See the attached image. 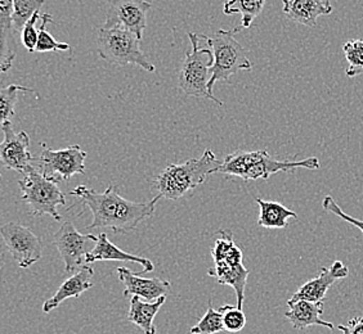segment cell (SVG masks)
<instances>
[{"label": "cell", "mask_w": 363, "mask_h": 334, "mask_svg": "<svg viewBox=\"0 0 363 334\" xmlns=\"http://www.w3.org/2000/svg\"><path fill=\"white\" fill-rule=\"evenodd\" d=\"M71 195L77 197L79 203L91 209L93 215L86 229H112L115 233H125L137 229V226L148 217L154 215L157 201L162 198L156 195L145 203L133 202L123 198L118 187L110 184L102 193L79 185L71 190Z\"/></svg>", "instance_id": "cell-1"}, {"label": "cell", "mask_w": 363, "mask_h": 334, "mask_svg": "<svg viewBox=\"0 0 363 334\" xmlns=\"http://www.w3.org/2000/svg\"><path fill=\"white\" fill-rule=\"evenodd\" d=\"M320 166L317 157L301 161H281L273 159L267 151H238L225 156L217 173L238 176L245 181L268 180L271 175L277 173H289L298 168L318 170Z\"/></svg>", "instance_id": "cell-2"}, {"label": "cell", "mask_w": 363, "mask_h": 334, "mask_svg": "<svg viewBox=\"0 0 363 334\" xmlns=\"http://www.w3.org/2000/svg\"><path fill=\"white\" fill-rule=\"evenodd\" d=\"M222 165L213 151L206 149L201 157L165 167L154 179V187L162 198L178 201L196 189Z\"/></svg>", "instance_id": "cell-3"}, {"label": "cell", "mask_w": 363, "mask_h": 334, "mask_svg": "<svg viewBox=\"0 0 363 334\" xmlns=\"http://www.w3.org/2000/svg\"><path fill=\"white\" fill-rule=\"evenodd\" d=\"M192 48L186 53L179 71V88L187 97L208 98L218 105H223L218 98L210 96L209 81L213 75L214 56L203 35L189 33Z\"/></svg>", "instance_id": "cell-4"}, {"label": "cell", "mask_w": 363, "mask_h": 334, "mask_svg": "<svg viewBox=\"0 0 363 334\" xmlns=\"http://www.w3.org/2000/svg\"><path fill=\"white\" fill-rule=\"evenodd\" d=\"M241 31V28L233 30H218L213 35H203V40L211 49L214 56L213 75L209 81L210 96H214V86L218 81H225L238 71L252 69V63L246 54L244 47L236 40L235 35Z\"/></svg>", "instance_id": "cell-5"}, {"label": "cell", "mask_w": 363, "mask_h": 334, "mask_svg": "<svg viewBox=\"0 0 363 334\" xmlns=\"http://www.w3.org/2000/svg\"><path fill=\"white\" fill-rule=\"evenodd\" d=\"M18 185L21 201L28 206L30 215H49L61 221L58 207L66 205V195L58 187V180L43 174L34 165L21 174Z\"/></svg>", "instance_id": "cell-6"}, {"label": "cell", "mask_w": 363, "mask_h": 334, "mask_svg": "<svg viewBox=\"0 0 363 334\" xmlns=\"http://www.w3.org/2000/svg\"><path fill=\"white\" fill-rule=\"evenodd\" d=\"M140 40L135 34L121 28L98 30L97 52L102 59L113 66L135 64L146 72H155L156 67L140 50Z\"/></svg>", "instance_id": "cell-7"}, {"label": "cell", "mask_w": 363, "mask_h": 334, "mask_svg": "<svg viewBox=\"0 0 363 334\" xmlns=\"http://www.w3.org/2000/svg\"><path fill=\"white\" fill-rule=\"evenodd\" d=\"M43 151L39 157H34L33 165L56 180H70L74 175L85 174L86 152L77 144L63 148L50 149L42 144Z\"/></svg>", "instance_id": "cell-8"}, {"label": "cell", "mask_w": 363, "mask_h": 334, "mask_svg": "<svg viewBox=\"0 0 363 334\" xmlns=\"http://www.w3.org/2000/svg\"><path fill=\"white\" fill-rule=\"evenodd\" d=\"M0 233L14 261L22 269H28L42 258V239L18 223H8Z\"/></svg>", "instance_id": "cell-9"}, {"label": "cell", "mask_w": 363, "mask_h": 334, "mask_svg": "<svg viewBox=\"0 0 363 334\" xmlns=\"http://www.w3.org/2000/svg\"><path fill=\"white\" fill-rule=\"evenodd\" d=\"M151 7L152 4L147 0H113L102 26L124 28L142 40L147 26V13Z\"/></svg>", "instance_id": "cell-10"}, {"label": "cell", "mask_w": 363, "mask_h": 334, "mask_svg": "<svg viewBox=\"0 0 363 334\" xmlns=\"http://www.w3.org/2000/svg\"><path fill=\"white\" fill-rule=\"evenodd\" d=\"M93 234H82L71 221H65L53 236V243L65 264V272H77L85 264L88 241L97 242Z\"/></svg>", "instance_id": "cell-11"}, {"label": "cell", "mask_w": 363, "mask_h": 334, "mask_svg": "<svg viewBox=\"0 0 363 334\" xmlns=\"http://www.w3.org/2000/svg\"><path fill=\"white\" fill-rule=\"evenodd\" d=\"M4 139L0 144V159L1 165L7 170H13L23 174L33 166L34 156L30 154V137L28 132H16L12 122L1 124Z\"/></svg>", "instance_id": "cell-12"}, {"label": "cell", "mask_w": 363, "mask_h": 334, "mask_svg": "<svg viewBox=\"0 0 363 334\" xmlns=\"http://www.w3.org/2000/svg\"><path fill=\"white\" fill-rule=\"evenodd\" d=\"M120 282L124 284V297H140L147 302H154L160 297H168L170 283L159 278H143L130 269L120 266L116 269Z\"/></svg>", "instance_id": "cell-13"}, {"label": "cell", "mask_w": 363, "mask_h": 334, "mask_svg": "<svg viewBox=\"0 0 363 334\" xmlns=\"http://www.w3.org/2000/svg\"><path fill=\"white\" fill-rule=\"evenodd\" d=\"M350 275V269L342 261H335L330 267H322L318 277L304 283L303 286L294 293L293 297L289 301H311V302H325L326 293L330 287L339 279L347 278Z\"/></svg>", "instance_id": "cell-14"}, {"label": "cell", "mask_w": 363, "mask_h": 334, "mask_svg": "<svg viewBox=\"0 0 363 334\" xmlns=\"http://www.w3.org/2000/svg\"><path fill=\"white\" fill-rule=\"evenodd\" d=\"M93 274L94 272L89 265H84L83 267H80L77 272L71 275L70 278L63 282L50 299L43 304V313H49L60 306L65 299H72V297L77 299L88 289H91L93 287L91 283Z\"/></svg>", "instance_id": "cell-15"}, {"label": "cell", "mask_w": 363, "mask_h": 334, "mask_svg": "<svg viewBox=\"0 0 363 334\" xmlns=\"http://www.w3.org/2000/svg\"><path fill=\"white\" fill-rule=\"evenodd\" d=\"M282 4L289 20L308 28H315L318 17L333 12L330 0H282Z\"/></svg>", "instance_id": "cell-16"}, {"label": "cell", "mask_w": 363, "mask_h": 334, "mask_svg": "<svg viewBox=\"0 0 363 334\" xmlns=\"http://www.w3.org/2000/svg\"><path fill=\"white\" fill-rule=\"evenodd\" d=\"M99 261H121V263H137L142 265L143 272H151L155 270V265L148 258L135 256L118 248L115 244L110 242L106 233H101L98 236L96 247L86 253L85 264H94Z\"/></svg>", "instance_id": "cell-17"}, {"label": "cell", "mask_w": 363, "mask_h": 334, "mask_svg": "<svg viewBox=\"0 0 363 334\" xmlns=\"http://www.w3.org/2000/svg\"><path fill=\"white\" fill-rule=\"evenodd\" d=\"M289 310L285 313L287 321L291 323L295 329H306V328L320 326L328 329H334V324L330 321H323L321 318L325 306L322 302H311V301H287Z\"/></svg>", "instance_id": "cell-18"}, {"label": "cell", "mask_w": 363, "mask_h": 334, "mask_svg": "<svg viewBox=\"0 0 363 334\" xmlns=\"http://www.w3.org/2000/svg\"><path fill=\"white\" fill-rule=\"evenodd\" d=\"M209 275L217 279L219 284L232 287L238 296V307L242 309L245 288L249 277V270L245 267L244 265L216 264L213 269H210Z\"/></svg>", "instance_id": "cell-19"}, {"label": "cell", "mask_w": 363, "mask_h": 334, "mask_svg": "<svg viewBox=\"0 0 363 334\" xmlns=\"http://www.w3.org/2000/svg\"><path fill=\"white\" fill-rule=\"evenodd\" d=\"M165 299L167 297H160L154 302H147L140 297H132L128 321L140 328L145 334H156L155 316L159 313L161 306L165 304Z\"/></svg>", "instance_id": "cell-20"}, {"label": "cell", "mask_w": 363, "mask_h": 334, "mask_svg": "<svg viewBox=\"0 0 363 334\" xmlns=\"http://www.w3.org/2000/svg\"><path fill=\"white\" fill-rule=\"evenodd\" d=\"M258 203V225L267 229H284L289 225L290 219H298V215L290 209L285 207L276 201H264L262 198H255Z\"/></svg>", "instance_id": "cell-21"}, {"label": "cell", "mask_w": 363, "mask_h": 334, "mask_svg": "<svg viewBox=\"0 0 363 334\" xmlns=\"http://www.w3.org/2000/svg\"><path fill=\"white\" fill-rule=\"evenodd\" d=\"M220 238L216 241L211 255L216 264H242V252L233 242L230 230H219Z\"/></svg>", "instance_id": "cell-22"}, {"label": "cell", "mask_w": 363, "mask_h": 334, "mask_svg": "<svg viewBox=\"0 0 363 334\" xmlns=\"http://www.w3.org/2000/svg\"><path fill=\"white\" fill-rule=\"evenodd\" d=\"M264 4L266 0H227L224 1L223 13L241 14V30L250 28L252 21L263 12Z\"/></svg>", "instance_id": "cell-23"}, {"label": "cell", "mask_w": 363, "mask_h": 334, "mask_svg": "<svg viewBox=\"0 0 363 334\" xmlns=\"http://www.w3.org/2000/svg\"><path fill=\"white\" fill-rule=\"evenodd\" d=\"M45 0H13V28L16 33H22L25 25L34 14L40 11Z\"/></svg>", "instance_id": "cell-24"}, {"label": "cell", "mask_w": 363, "mask_h": 334, "mask_svg": "<svg viewBox=\"0 0 363 334\" xmlns=\"http://www.w3.org/2000/svg\"><path fill=\"white\" fill-rule=\"evenodd\" d=\"M34 93V89L20 86V85H9L0 89V113H1V124L9 122L14 116V107L18 100V93Z\"/></svg>", "instance_id": "cell-25"}, {"label": "cell", "mask_w": 363, "mask_h": 334, "mask_svg": "<svg viewBox=\"0 0 363 334\" xmlns=\"http://www.w3.org/2000/svg\"><path fill=\"white\" fill-rule=\"evenodd\" d=\"M342 52L348 62L345 74L348 77L363 75V39L350 40L342 45Z\"/></svg>", "instance_id": "cell-26"}, {"label": "cell", "mask_w": 363, "mask_h": 334, "mask_svg": "<svg viewBox=\"0 0 363 334\" xmlns=\"http://www.w3.org/2000/svg\"><path fill=\"white\" fill-rule=\"evenodd\" d=\"M50 22H53V18H52L50 14H42V25L39 28V39H38V44H36L35 52L47 53V52L70 50V45L67 42H57L56 39L45 30L47 25Z\"/></svg>", "instance_id": "cell-27"}, {"label": "cell", "mask_w": 363, "mask_h": 334, "mask_svg": "<svg viewBox=\"0 0 363 334\" xmlns=\"http://www.w3.org/2000/svg\"><path fill=\"white\" fill-rule=\"evenodd\" d=\"M223 316L219 310H214L209 304L208 311L201 318V321L191 328V334H217L223 332Z\"/></svg>", "instance_id": "cell-28"}, {"label": "cell", "mask_w": 363, "mask_h": 334, "mask_svg": "<svg viewBox=\"0 0 363 334\" xmlns=\"http://www.w3.org/2000/svg\"><path fill=\"white\" fill-rule=\"evenodd\" d=\"M219 311L223 316L224 330L230 333H238L246 326V316L242 309L230 305H223L219 307Z\"/></svg>", "instance_id": "cell-29"}, {"label": "cell", "mask_w": 363, "mask_h": 334, "mask_svg": "<svg viewBox=\"0 0 363 334\" xmlns=\"http://www.w3.org/2000/svg\"><path fill=\"white\" fill-rule=\"evenodd\" d=\"M39 20H42L40 12L34 14L33 18L25 25V28L22 30V45L28 49V52H35L36 44L39 39V28H36V22Z\"/></svg>", "instance_id": "cell-30"}, {"label": "cell", "mask_w": 363, "mask_h": 334, "mask_svg": "<svg viewBox=\"0 0 363 334\" xmlns=\"http://www.w3.org/2000/svg\"><path fill=\"white\" fill-rule=\"evenodd\" d=\"M322 207H323L325 211L330 212V214H334V215L339 216V217L342 219L344 221H347V223L354 225L356 228H358V229L362 231L363 234L362 220H358V219H354V217H352V216L348 215V214H345V212L339 207V205L335 202V200H334L333 197H330V195L325 197V200H323V202H322Z\"/></svg>", "instance_id": "cell-31"}, {"label": "cell", "mask_w": 363, "mask_h": 334, "mask_svg": "<svg viewBox=\"0 0 363 334\" xmlns=\"http://www.w3.org/2000/svg\"><path fill=\"white\" fill-rule=\"evenodd\" d=\"M337 330L342 334H363V315L350 319L345 326H339Z\"/></svg>", "instance_id": "cell-32"}]
</instances>
